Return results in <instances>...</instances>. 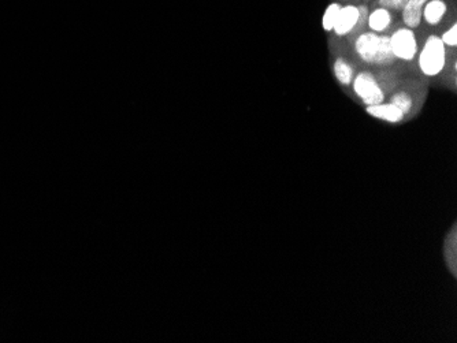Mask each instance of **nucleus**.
I'll return each mask as SVG.
<instances>
[{
    "mask_svg": "<svg viewBox=\"0 0 457 343\" xmlns=\"http://www.w3.org/2000/svg\"><path fill=\"white\" fill-rule=\"evenodd\" d=\"M355 51L357 57L367 64L386 66L395 60L389 36L374 33L371 30L357 36L355 40Z\"/></svg>",
    "mask_w": 457,
    "mask_h": 343,
    "instance_id": "f257e3e1",
    "label": "nucleus"
},
{
    "mask_svg": "<svg viewBox=\"0 0 457 343\" xmlns=\"http://www.w3.org/2000/svg\"><path fill=\"white\" fill-rule=\"evenodd\" d=\"M359 22H360V11L357 6L353 4L341 6L333 32L340 37L348 36L357 26Z\"/></svg>",
    "mask_w": 457,
    "mask_h": 343,
    "instance_id": "39448f33",
    "label": "nucleus"
},
{
    "mask_svg": "<svg viewBox=\"0 0 457 343\" xmlns=\"http://www.w3.org/2000/svg\"><path fill=\"white\" fill-rule=\"evenodd\" d=\"M367 24L371 32L379 35L385 33L392 25V12L384 7H378L368 14Z\"/></svg>",
    "mask_w": 457,
    "mask_h": 343,
    "instance_id": "1a4fd4ad",
    "label": "nucleus"
},
{
    "mask_svg": "<svg viewBox=\"0 0 457 343\" xmlns=\"http://www.w3.org/2000/svg\"><path fill=\"white\" fill-rule=\"evenodd\" d=\"M391 103L395 104L400 111L404 113V115L408 114L412 107H413V100L412 96L406 92H397L391 98Z\"/></svg>",
    "mask_w": 457,
    "mask_h": 343,
    "instance_id": "ddd939ff",
    "label": "nucleus"
},
{
    "mask_svg": "<svg viewBox=\"0 0 457 343\" xmlns=\"http://www.w3.org/2000/svg\"><path fill=\"white\" fill-rule=\"evenodd\" d=\"M366 113L373 116V118H377V119H381V120H385L388 123H399L402 119H404V113L400 111L395 104H392L391 102L389 103H379V104H374V106H367L366 107Z\"/></svg>",
    "mask_w": 457,
    "mask_h": 343,
    "instance_id": "423d86ee",
    "label": "nucleus"
},
{
    "mask_svg": "<svg viewBox=\"0 0 457 343\" xmlns=\"http://www.w3.org/2000/svg\"><path fill=\"white\" fill-rule=\"evenodd\" d=\"M429 0H408L404 8L401 10L402 12V21L406 28L409 29H416L422 24V11L424 4Z\"/></svg>",
    "mask_w": 457,
    "mask_h": 343,
    "instance_id": "6e6552de",
    "label": "nucleus"
},
{
    "mask_svg": "<svg viewBox=\"0 0 457 343\" xmlns=\"http://www.w3.org/2000/svg\"><path fill=\"white\" fill-rule=\"evenodd\" d=\"M340 8H341L340 3H330L325 8V12H323V17H322V28H323L325 32H333V28H334V24L337 21V15L340 12Z\"/></svg>",
    "mask_w": 457,
    "mask_h": 343,
    "instance_id": "9b49d317",
    "label": "nucleus"
},
{
    "mask_svg": "<svg viewBox=\"0 0 457 343\" xmlns=\"http://www.w3.org/2000/svg\"><path fill=\"white\" fill-rule=\"evenodd\" d=\"M418 66L424 77L440 75L447 66V47L441 37L431 35L426 39L422 50L418 53Z\"/></svg>",
    "mask_w": 457,
    "mask_h": 343,
    "instance_id": "f03ea898",
    "label": "nucleus"
},
{
    "mask_svg": "<svg viewBox=\"0 0 457 343\" xmlns=\"http://www.w3.org/2000/svg\"><path fill=\"white\" fill-rule=\"evenodd\" d=\"M333 73H334L336 80L343 86H349L353 81V77H355L353 67L341 57H339L334 60Z\"/></svg>",
    "mask_w": 457,
    "mask_h": 343,
    "instance_id": "9d476101",
    "label": "nucleus"
},
{
    "mask_svg": "<svg viewBox=\"0 0 457 343\" xmlns=\"http://www.w3.org/2000/svg\"><path fill=\"white\" fill-rule=\"evenodd\" d=\"M352 88L355 95L361 100L366 107L385 102V93L381 85L378 84L377 78L368 71H361L355 75L352 81Z\"/></svg>",
    "mask_w": 457,
    "mask_h": 343,
    "instance_id": "7ed1b4c3",
    "label": "nucleus"
},
{
    "mask_svg": "<svg viewBox=\"0 0 457 343\" xmlns=\"http://www.w3.org/2000/svg\"><path fill=\"white\" fill-rule=\"evenodd\" d=\"M408 0H378V6L389 11H401Z\"/></svg>",
    "mask_w": 457,
    "mask_h": 343,
    "instance_id": "2eb2a0df",
    "label": "nucleus"
},
{
    "mask_svg": "<svg viewBox=\"0 0 457 343\" xmlns=\"http://www.w3.org/2000/svg\"><path fill=\"white\" fill-rule=\"evenodd\" d=\"M391 39V48L395 59L402 62L413 60L419 53V44L413 29L406 26L399 28L395 33L389 36Z\"/></svg>",
    "mask_w": 457,
    "mask_h": 343,
    "instance_id": "20e7f679",
    "label": "nucleus"
},
{
    "mask_svg": "<svg viewBox=\"0 0 457 343\" xmlns=\"http://www.w3.org/2000/svg\"><path fill=\"white\" fill-rule=\"evenodd\" d=\"M456 226H454L451 237L448 235L447 245H445L447 263H448V267H451L454 275H456Z\"/></svg>",
    "mask_w": 457,
    "mask_h": 343,
    "instance_id": "f8f14e48",
    "label": "nucleus"
},
{
    "mask_svg": "<svg viewBox=\"0 0 457 343\" xmlns=\"http://www.w3.org/2000/svg\"><path fill=\"white\" fill-rule=\"evenodd\" d=\"M448 12V4L445 0H429L422 11V21L430 26H437L442 22Z\"/></svg>",
    "mask_w": 457,
    "mask_h": 343,
    "instance_id": "0eeeda50",
    "label": "nucleus"
},
{
    "mask_svg": "<svg viewBox=\"0 0 457 343\" xmlns=\"http://www.w3.org/2000/svg\"><path fill=\"white\" fill-rule=\"evenodd\" d=\"M442 43L445 44V47H451L455 48L457 47V24H452V26L444 32V35L441 36Z\"/></svg>",
    "mask_w": 457,
    "mask_h": 343,
    "instance_id": "4468645a",
    "label": "nucleus"
},
{
    "mask_svg": "<svg viewBox=\"0 0 457 343\" xmlns=\"http://www.w3.org/2000/svg\"><path fill=\"white\" fill-rule=\"evenodd\" d=\"M343 1H348V0H343Z\"/></svg>",
    "mask_w": 457,
    "mask_h": 343,
    "instance_id": "dca6fc26",
    "label": "nucleus"
}]
</instances>
